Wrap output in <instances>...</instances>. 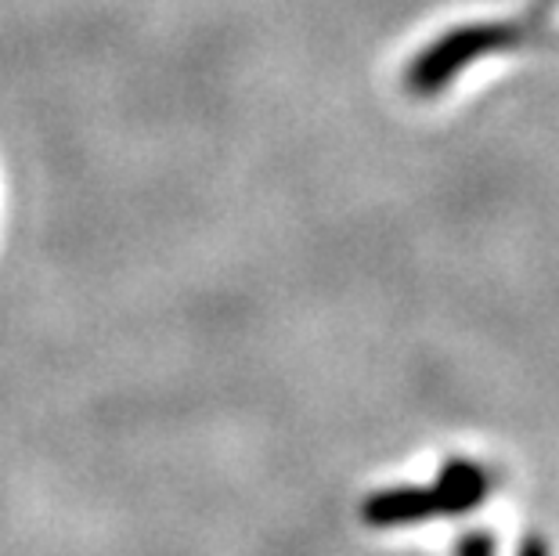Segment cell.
Returning <instances> with one entry per match:
<instances>
[{
    "label": "cell",
    "instance_id": "cell-1",
    "mask_svg": "<svg viewBox=\"0 0 559 556\" xmlns=\"http://www.w3.org/2000/svg\"><path fill=\"white\" fill-rule=\"evenodd\" d=\"M559 11V0H534V8L523 11L520 19H498V22H469L455 26L423 47L412 58L404 87L415 98H437L451 80H459L473 62L487 55L516 51V47H559V29H552V19Z\"/></svg>",
    "mask_w": 559,
    "mask_h": 556
},
{
    "label": "cell",
    "instance_id": "cell-3",
    "mask_svg": "<svg viewBox=\"0 0 559 556\" xmlns=\"http://www.w3.org/2000/svg\"><path fill=\"white\" fill-rule=\"evenodd\" d=\"M455 556H495V539L487 531H469L455 546Z\"/></svg>",
    "mask_w": 559,
    "mask_h": 556
},
{
    "label": "cell",
    "instance_id": "cell-4",
    "mask_svg": "<svg viewBox=\"0 0 559 556\" xmlns=\"http://www.w3.org/2000/svg\"><path fill=\"white\" fill-rule=\"evenodd\" d=\"M520 556H549V542H545V539H527V542H523Z\"/></svg>",
    "mask_w": 559,
    "mask_h": 556
},
{
    "label": "cell",
    "instance_id": "cell-2",
    "mask_svg": "<svg viewBox=\"0 0 559 556\" xmlns=\"http://www.w3.org/2000/svg\"><path fill=\"white\" fill-rule=\"evenodd\" d=\"M495 492V473L473 459H448L430 484H397L379 488L361 502L365 528H415L423 520L462 517L484 506Z\"/></svg>",
    "mask_w": 559,
    "mask_h": 556
}]
</instances>
